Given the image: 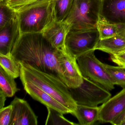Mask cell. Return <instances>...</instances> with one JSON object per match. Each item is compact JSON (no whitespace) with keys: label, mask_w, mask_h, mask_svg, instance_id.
I'll return each instance as SVG.
<instances>
[{"label":"cell","mask_w":125,"mask_h":125,"mask_svg":"<svg viewBox=\"0 0 125 125\" xmlns=\"http://www.w3.org/2000/svg\"><path fill=\"white\" fill-rule=\"evenodd\" d=\"M100 40L97 28L82 31H70L66 39V50L76 58L92 50H95Z\"/></svg>","instance_id":"obj_7"},{"label":"cell","mask_w":125,"mask_h":125,"mask_svg":"<svg viewBox=\"0 0 125 125\" xmlns=\"http://www.w3.org/2000/svg\"><path fill=\"white\" fill-rule=\"evenodd\" d=\"M0 65L5 71L15 79L20 76V64L15 60L11 52L0 54Z\"/></svg>","instance_id":"obj_18"},{"label":"cell","mask_w":125,"mask_h":125,"mask_svg":"<svg viewBox=\"0 0 125 125\" xmlns=\"http://www.w3.org/2000/svg\"><path fill=\"white\" fill-rule=\"evenodd\" d=\"M123 28L121 31L115 35L99 40L95 50H100L111 55L125 49V34L123 31Z\"/></svg>","instance_id":"obj_15"},{"label":"cell","mask_w":125,"mask_h":125,"mask_svg":"<svg viewBox=\"0 0 125 125\" xmlns=\"http://www.w3.org/2000/svg\"><path fill=\"white\" fill-rule=\"evenodd\" d=\"M107 72L110 75L115 85L125 88V70L120 66H113L104 64Z\"/></svg>","instance_id":"obj_22"},{"label":"cell","mask_w":125,"mask_h":125,"mask_svg":"<svg viewBox=\"0 0 125 125\" xmlns=\"http://www.w3.org/2000/svg\"><path fill=\"white\" fill-rule=\"evenodd\" d=\"M7 96L5 94L0 90V109L4 107L5 106V102L6 100Z\"/></svg>","instance_id":"obj_28"},{"label":"cell","mask_w":125,"mask_h":125,"mask_svg":"<svg viewBox=\"0 0 125 125\" xmlns=\"http://www.w3.org/2000/svg\"><path fill=\"white\" fill-rule=\"evenodd\" d=\"M60 49L54 47L43 33H34L22 34L11 53L18 62L27 63L53 74L66 84L65 78L58 61Z\"/></svg>","instance_id":"obj_1"},{"label":"cell","mask_w":125,"mask_h":125,"mask_svg":"<svg viewBox=\"0 0 125 125\" xmlns=\"http://www.w3.org/2000/svg\"><path fill=\"white\" fill-rule=\"evenodd\" d=\"M99 18L125 27V0H101Z\"/></svg>","instance_id":"obj_9"},{"label":"cell","mask_w":125,"mask_h":125,"mask_svg":"<svg viewBox=\"0 0 125 125\" xmlns=\"http://www.w3.org/2000/svg\"><path fill=\"white\" fill-rule=\"evenodd\" d=\"M47 108L48 110V115L45 125H78L67 120L63 116V114L56 110L49 107Z\"/></svg>","instance_id":"obj_21"},{"label":"cell","mask_w":125,"mask_h":125,"mask_svg":"<svg viewBox=\"0 0 125 125\" xmlns=\"http://www.w3.org/2000/svg\"></svg>","instance_id":"obj_32"},{"label":"cell","mask_w":125,"mask_h":125,"mask_svg":"<svg viewBox=\"0 0 125 125\" xmlns=\"http://www.w3.org/2000/svg\"><path fill=\"white\" fill-rule=\"evenodd\" d=\"M20 80L26 93L33 99L41 102L46 107L53 108L63 115L72 114L70 110L43 90L28 81L24 79Z\"/></svg>","instance_id":"obj_13"},{"label":"cell","mask_w":125,"mask_h":125,"mask_svg":"<svg viewBox=\"0 0 125 125\" xmlns=\"http://www.w3.org/2000/svg\"><path fill=\"white\" fill-rule=\"evenodd\" d=\"M101 0H74L72 8L64 21L70 31H82L97 28Z\"/></svg>","instance_id":"obj_4"},{"label":"cell","mask_w":125,"mask_h":125,"mask_svg":"<svg viewBox=\"0 0 125 125\" xmlns=\"http://www.w3.org/2000/svg\"><path fill=\"white\" fill-rule=\"evenodd\" d=\"M11 104L0 109V125H10L12 115Z\"/></svg>","instance_id":"obj_24"},{"label":"cell","mask_w":125,"mask_h":125,"mask_svg":"<svg viewBox=\"0 0 125 125\" xmlns=\"http://www.w3.org/2000/svg\"><path fill=\"white\" fill-rule=\"evenodd\" d=\"M99 121L111 124L125 110V88L100 106Z\"/></svg>","instance_id":"obj_10"},{"label":"cell","mask_w":125,"mask_h":125,"mask_svg":"<svg viewBox=\"0 0 125 125\" xmlns=\"http://www.w3.org/2000/svg\"><path fill=\"white\" fill-rule=\"evenodd\" d=\"M16 13L7 5L6 0L0 2V28L3 27L11 21Z\"/></svg>","instance_id":"obj_23"},{"label":"cell","mask_w":125,"mask_h":125,"mask_svg":"<svg viewBox=\"0 0 125 125\" xmlns=\"http://www.w3.org/2000/svg\"><path fill=\"white\" fill-rule=\"evenodd\" d=\"M97 30L99 33L100 40L106 39L118 34L123 27L109 23L99 18L97 23Z\"/></svg>","instance_id":"obj_19"},{"label":"cell","mask_w":125,"mask_h":125,"mask_svg":"<svg viewBox=\"0 0 125 125\" xmlns=\"http://www.w3.org/2000/svg\"><path fill=\"white\" fill-rule=\"evenodd\" d=\"M83 82L79 87L69 88L72 96L77 104L97 107L111 98L110 91L87 78L83 77Z\"/></svg>","instance_id":"obj_6"},{"label":"cell","mask_w":125,"mask_h":125,"mask_svg":"<svg viewBox=\"0 0 125 125\" xmlns=\"http://www.w3.org/2000/svg\"><path fill=\"white\" fill-rule=\"evenodd\" d=\"M100 107H91L77 104L72 115L75 116L81 125H92L99 121Z\"/></svg>","instance_id":"obj_16"},{"label":"cell","mask_w":125,"mask_h":125,"mask_svg":"<svg viewBox=\"0 0 125 125\" xmlns=\"http://www.w3.org/2000/svg\"><path fill=\"white\" fill-rule=\"evenodd\" d=\"M121 125H125V121H124V122H123V123L121 124Z\"/></svg>","instance_id":"obj_29"},{"label":"cell","mask_w":125,"mask_h":125,"mask_svg":"<svg viewBox=\"0 0 125 125\" xmlns=\"http://www.w3.org/2000/svg\"><path fill=\"white\" fill-rule=\"evenodd\" d=\"M14 79L0 67V90L7 97H12L20 90L17 88Z\"/></svg>","instance_id":"obj_17"},{"label":"cell","mask_w":125,"mask_h":125,"mask_svg":"<svg viewBox=\"0 0 125 125\" xmlns=\"http://www.w3.org/2000/svg\"><path fill=\"white\" fill-rule=\"evenodd\" d=\"M38 0H6L7 5L15 12Z\"/></svg>","instance_id":"obj_25"},{"label":"cell","mask_w":125,"mask_h":125,"mask_svg":"<svg viewBox=\"0 0 125 125\" xmlns=\"http://www.w3.org/2000/svg\"><path fill=\"white\" fill-rule=\"evenodd\" d=\"M110 59L118 66L125 68V49L120 52L111 55Z\"/></svg>","instance_id":"obj_26"},{"label":"cell","mask_w":125,"mask_h":125,"mask_svg":"<svg viewBox=\"0 0 125 125\" xmlns=\"http://www.w3.org/2000/svg\"><path fill=\"white\" fill-rule=\"evenodd\" d=\"M58 61L69 88L78 87L82 84L83 77L77 63V59L72 55L66 48L61 49Z\"/></svg>","instance_id":"obj_8"},{"label":"cell","mask_w":125,"mask_h":125,"mask_svg":"<svg viewBox=\"0 0 125 125\" xmlns=\"http://www.w3.org/2000/svg\"><path fill=\"white\" fill-rule=\"evenodd\" d=\"M123 31L125 34V27H123Z\"/></svg>","instance_id":"obj_30"},{"label":"cell","mask_w":125,"mask_h":125,"mask_svg":"<svg viewBox=\"0 0 125 125\" xmlns=\"http://www.w3.org/2000/svg\"><path fill=\"white\" fill-rule=\"evenodd\" d=\"M124 121H125V110L116 118L111 124L114 125H121Z\"/></svg>","instance_id":"obj_27"},{"label":"cell","mask_w":125,"mask_h":125,"mask_svg":"<svg viewBox=\"0 0 125 125\" xmlns=\"http://www.w3.org/2000/svg\"><path fill=\"white\" fill-rule=\"evenodd\" d=\"M22 34L43 33L56 21L55 2L38 0L17 11Z\"/></svg>","instance_id":"obj_3"},{"label":"cell","mask_w":125,"mask_h":125,"mask_svg":"<svg viewBox=\"0 0 125 125\" xmlns=\"http://www.w3.org/2000/svg\"><path fill=\"white\" fill-rule=\"evenodd\" d=\"M123 68L124 69V70H125V68Z\"/></svg>","instance_id":"obj_31"},{"label":"cell","mask_w":125,"mask_h":125,"mask_svg":"<svg viewBox=\"0 0 125 125\" xmlns=\"http://www.w3.org/2000/svg\"><path fill=\"white\" fill-rule=\"evenodd\" d=\"M70 31V26L65 22L56 21L42 33L54 47L63 49L66 48V39Z\"/></svg>","instance_id":"obj_14"},{"label":"cell","mask_w":125,"mask_h":125,"mask_svg":"<svg viewBox=\"0 0 125 125\" xmlns=\"http://www.w3.org/2000/svg\"><path fill=\"white\" fill-rule=\"evenodd\" d=\"M19 63L20 79L34 84L70 110L72 115L73 113L77 104L72 98L69 88L64 82L52 74L40 71L27 63Z\"/></svg>","instance_id":"obj_2"},{"label":"cell","mask_w":125,"mask_h":125,"mask_svg":"<svg viewBox=\"0 0 125 125\" xmlns=\"http://www.w3.org/2000/svg\"><path fill=\"white\" fill-rule=\"evenodd\" d=\"M56 21H63L69 14L74 0H55Z\"/></svg>","instance_id":"obj_20"},{"label":"cell","mask_w":125,"mask_h":125,"mask_svg":"<svg viewBox=\"0 0 125 125\" xmlns=\"http://www.w3.org/2000/svg\"><path fill=\"white\" fill-rule=\"evenodd\" d=\"M10 104L12 113L10 125H38V116L27 101L16 96Z\"/></svg>","instance_id":"obj_11"},{"label":"cell","mask_w":125,"mask_h":125,"mask_svg":"<svg viewBox=\"0 0 125 125\" xmlns=\"http://www.w3.org/2000/svg\"><path fill=\"white\" fill-rule=\"evenodd\" d=\"M21 35L19 20L17 13L11 21L0 28V54L11 53Z\"/></svg>","instance_id":"obj_12"},{"label":"cell","mask_w":125,"mask_h":125,"mask_svg":"<svg viewBox=\"0 0 125 125\" xmlns=\"http://www.w3.org/2000/svg\"><path fill=\"white\" fill-rule=\"evenodd\" d=\"M95 50L84 53L77 58L83 77L101 85L109 91L115 88V84L104 66L95 55Z\"/></svg>","instance_id":"obj_5"}]
</instances>
